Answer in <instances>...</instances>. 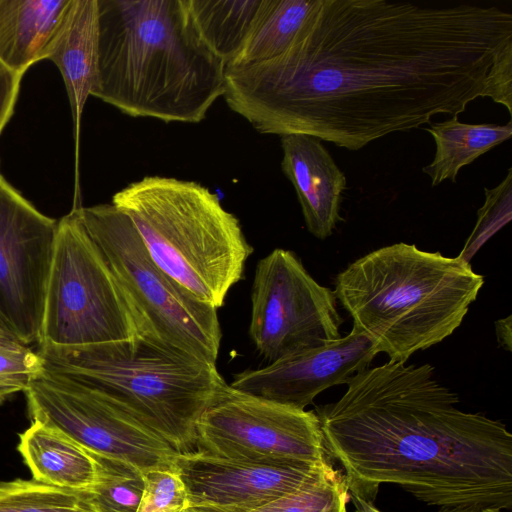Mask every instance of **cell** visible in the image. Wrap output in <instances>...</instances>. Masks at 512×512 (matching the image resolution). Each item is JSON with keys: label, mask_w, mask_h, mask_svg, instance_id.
<instances>
[{"label": "cell", "mask_w": 512, "mask_h": 512, "mask_svg": "<svg viewBox=\"0 0 512 512\" xmlns=\"http://www.w3.org/2000/svg\"><path fill=\"white\" fill-rule=\"evenodd\" d=\"M509 40L512 14L496 6L318 0L285 53L226 66L223 97L261 134L356 151L464 112Z\"/></svg>", "instance_id": "6da1fadb"}, {"label": "cell", "mask_w": 512, "mask_h": 512, "mask_svg": "<svg viewBox=\"0 0 512 512\" xmlns=\"http://www.w3.org/2000/svg\"><path fill=\"white\" fill-rule=\"evenodd\" d=\"M434 370L388 361L354 374L338 401L316 407L348 493L373 503L381 484H395L440 508L510 509L511 433L460 410Z\"/></svg>", "instance_id": "7a4b0ae2"}, {"label": "cell", "mask_w": 512, "mask_h": 512, "mask_svg": "<svg viewBox=\"0 0 512 512\" xmlns=\"http://www.w3.org/2000/svg\"><path fill=\"white\" fill-rule=\"evenodd\" d=\"M91 96L131 117L199 123L224 95L225 63L206 45L186 0H97Z\"/></svg>", "instance_id": "3957f363"}, {"label": "cell", "mask_w": 512, "mask_h": 512, "mask_svg": "<svg viewBox=\"0 0 512 512\" xmlns=\"http://www.w3.org/2000/svg\"><path fill=\"white\" fill-rule=\"evenodd\" d=\"M484 278L470 263L404 242L350 263L334 293L353 320L391 362L442 342L462 324Z\"/></svg>", "instance_id": "277c9868"}, {"label": "cell", "mask_w": 512, "mask_h": 512, "mask_svg": "<svg viewBox=\"0 0 512 512\" xmlns=\"http://www.w3.org/2000/svg\"><path fill=\"white\" fill-rule=\"evenodd\" d=\"M42 371L107 397L179 453L196 450L202 413L227 384L216 363L146 335L130 347L39 343Z\"/></svg>", "instance_id": "5b68a950"}, {"label": "cell", "mask_w": 512, "mask_h": 512, "mask_svg": "<svg viewBox=\"0 0 512 512\" xmlns=\"http://www.w3.org/2000/svg\"><path fill=\"white\" fill-rule=\"evenodd\" d=\"M111 203L129 218L152 261L201 303L218 310L243 279L254 249L238 218L207 187L145 176Z\"/></svg>", "instance_id": "8992f818"}, {"label": "cell", "mask_w": 512, "mask_h": 512, "mask_svg": "<svg viewBox=\"0 0 512 512\" xmlns=\"http://www.w3.org/2000/svg\"><path fill=\"white\" fill-rule=\"evenodd\" d=\"M73 209L129 298L144 335L216 363L222 339L217 309L192 297L152 261L129 218L112 203Z\"/></svg>", "instance_id": "52a82bcc"}, {"label": "cell", "mask_w": 512, "mask_h": 512, "mask_svg": "<svg viewBox=\"0 0 512 512\" xmlns=\"http://www.w3.org/2000/svg\"><path fill=\"white\" fill-rule=\"evenodd\" d=\"M141 335L138 314L72 209L57 225L39 343L123 348Z\"/></svg>", "instance_id": "ba28073f"}, {"label": "cell", "mask_w": 512, "mask_h": 512, "mask_svg": "<svg viewBox=\"0 0 512 512\" xmlns=\"http://www.w3.org/2000/svg\"><path fill=\"white\" fill-rule=\"evenodd\" d=\"M196 447L216 457L255 465L327 461L316 412L264 400L229 384L199 418Z\"/></svg>", "instance_id": "9c48e42d"}, {"label": "cell", "mask_w": 512, "mask_h": 512, "mask_svg": "<svg viewBox=\"0 0 512 512\" xmlns=\"http://www.w3.org/2000/svg\"><path fill=\"white\" fill-rule=\"evenodd\" d=\"M342 323L334 290L318 283L294 252L276 248L258 261L249 335L269 363L341 338Z\"/></svg>", "instance_id": "30bf717a"}, {"label": "cell", "mask_w": 512, "mask_h": 512, "mask_svg": "<svg viewBox=\"0 0 512 512\" xmlns=\"http://www.w3.org/2000/svg\"><path fill=\"white\" fill-rule=\"evenodd\" d=\"M24 393L31 420L61 430L90 452L142 472L173 468L179 452L102 394L43 371Z\"/></svg>", "instance_id": "8fae6325"}, {"label": "cell", "mask_w": 512, "mask_h": 512, "mask_svg": "<svg viewBox=\"0 0 512 512\" xmlns=\"http://www.w3.org/2000/svg\"><path fill=\"white\" fill-rule=\"evenodd\" d=\"M57 225L0 172V328L28 346L41 340Z\"/></svg>", "instance_id": "7c38bea8"}, {"label": "cell", "mask_w": 512, "mask_h": 512, "mask_svg": "<svg viewBox=\"0 0 512 512\" xmlns=\"http://www.w3.org/2000/svg\"><path fill=\"white\" fill-rule=\"evenodd\" d=\"M328 463L255 465L194 450L178 453L173 467L190 507L201 512H248L296 491Z\"/></svg>", "instance_id": "4fadbf2b"}, {"label": "cell", "mask_w": 512, "mask_h": 512, "mask_svg": "<svg viewBox=\"0 0 512 512\" xmlns=\"http://www.w3.org/2000/svg\"><path fill=\"white\" fill-rule=\"evenodd\" d=\"M377 354L372 341L352 329L326 345L288 354L259 369L241 371L229 385L264 400L305 409L322 391L346 384L354 374L369 368Z\"/></svg>", "instance_id": "5bb4252c"}, {"label": "cell", "mask_w": 512, "mask_h": 512, "mask_svg": "<svg viewBox=\"0 0 512 512\" xmlns=\"http://www.w3.org/2000/svg\"><path fill=\"white\" fill-rule=\"evenodd\" d=\"M281 168L293 185L308 231L329 237L339 221L346 176L318 138L289 134L280 137Z\"/></svg>", "instance_id": "9a60e30c"}, {"label": "cell", "mask_w": 512, "mask_h": 512, "mask_svg": "<svg viewBox=\"0 0 512 512\" xmlns=\"http://www.w3.org/2000/svg\"><path fill=\"white\" fill-rule=\"evenodd\" d=\"M97 50V0H71L45 59L55 63L65 83L75 127L76 151L83 109L96 79Z\"/></svg>", "instance_id": "2e32d148"}, {"label": "cell", "mask_w": 512, "mask_h": 512, "mask_svg": "<svg viewBox=\"0 0 512 512\" xmlns=\"http://www.w3.org/2000/svg\"><path fill=\"white\" fill-rule=\"evenodd\" d=\"M17 450L33 479L43 484L80 493L98 481L96 455L48 424L32 420L19 434Z\"/></svg>", "instance_id": "e0dca14e"}, {"label": "cell", "mask_w": 512, "mask_h": 512, "mask_svg": "<svg viewBox=\"0 0 512 512\" xmlns=\"http://www.w3.org/2000/svg\"><path fill=\"white\" fill-rule=\"evenodd\" d=\"M71 0H0V60L24 76L45 59Z\"/></svg>", "instance_id": "ac0fdd59"}, {"label": "cell", "mask_w": 512, "mask_h": 512, "mask_svg": "<svg viewBox=\"0 0 512 512\" xmlns=\"http://www.w3.org/2000/svg\"><path fill=\"white\" fill-rule=\"evenodd\" d=\"M425 130L432 135L436 152L432 162L422 168L435 187L449 179L456 182L461 168L474 162L493 147L512 136L511 120L505 125L467 124L458 115L437 123Z\"/></svg>", "instance_id": "d6986e66"}, {"label": "cell", "mask_w": 512, "mask_h": 512, "mask_svg": "<svg viewBox=\"0 0 512 512\" xmlns=\"http://www.w3.org/2000/svg\"><path fill=\"white\" fill-rule=\"evenodd\" d=\"M265 0H186L197 31L226 66L242 51Z\"/></svg>", "instance_id": "ffe728a7"}, {"label": "cell", "mask_w": 512, "mask_h": 512, "mask_svg": "<svg viewBox=\"0 0 512 512\" xmlns=\"http://www.w3.org/2000/svg\"><path fill=\"white\" fill-rule=\"evenodd\" d=\"M317 4L318 0H265L242 51L228 66L266 61L285 53Z\"/></svg>", "instance_id": "44dd1931"}, {"label": "cell", "mask_w": 512, "mask_h": 512, "mask_svg": "<svg viewBox=\"0 0 512 512\" xmlns=\"http://www.w3.org/2000/svg\"><path fill=\"white\" fill-rule=\"evenodd\" d=\"M96 455V454H95ZM99 477L80 492L93 512H137L144 490L143 472L134 465L96 455Z\"/></svg>", "instance_id": "7402d4cb"}, {"label": "cell", "mask_w": 512, "mask_h": 512, "mask_svg": "<svg viewBox=\"0 0 512 512\" xmlns=\"http://www.w3.org/2000/svg\"><path fill=\"white\" fill-rule=\"evenodd\" d=\"M348 501L343 475L328 463L296 491L248 512H343Z\"/></svg>", "instance_id": "603a6c76"}, {"label": "cell", "mask_w": 512, "mask_h": 512, "mask_svg": "<svg viewBox=\"0 0 512 512\" xmlns=\"http://www.w3.org/2000/svg\"><path fill=\"white\" fill-rule=\"evenodd\" d=\"M0 512H93L82 495L34 479L0 481Z\"/></svg>", "instance_id": "cb8c5ba5"}, {"label": "cell", "mask_w": 512, "mask_h": 512, "mask_svg": "<svg viewBox=\"0 0 512 512\" xmlns=\"http://www.w3.org/2000/svg\"><path fill=\"white\" fill-rule=\"evenodd\" d=\"M512 169L509 168L505 179L495 188L485 190V202L478 210L475 227L463 249L457 256L470 263L478 250L512 217Z\"/></svg>", "instance_id": "d4e9b609"}, {"label": "cell", "mask_w": 512, "mask_h": 512, "mask_svg": "<svg viewBox=\"0 0 512 512\" xmlns=\"http://www.w3.org/2000/svg\"><path fill=\"white\" fill-rule=\"evenodd\" d=\"M41 372L37 352L0 328V405L24 392Z\"/></svg>", "instance_id": "484cf974"}, {"label": "cell", "mask_w": 512, "mask_h": 512, "mask_svg": "<svg viewBox=\"0 0 512 512\" xmlns=\"http://www.w3.org/2000/svg\"><path fill=\"white\" fill-rule=\"evenodd\" d=\"M143 477L137 512H180L189 506L185 486L174 467L149 470Z\"/></svg>", "instance_id": "4316f807"}, {"label": "cell", "mask_w": 512, "mask_h": 512, "mask_svg": "<svg viewBox=\"0 0 512 512\" xmlns=\"http://www.w3.org/2000/svg\"><path fill=\"white\" fill-rule=\"evenodd\" d=\"M481 97H490L512 114V40L495 53Z\"/></svg>", "instance_id": "83f0119b"}, {"label": "cell", "mask_w": 512, "mask_h": 512, "mask_svg": "<svg viewBox=\"0 0 512 512\" xmlns=\"http://www.w3.org/2000/svg\"><path fill=\"white\" fill-rule=\"evenodd\" d=\"M22 77L0 60V134L14 112Z\"/></svg>", "instance_id": "f1b7e54d"}, {"label": "cell", "mask_w": 512, "mask_h": 512, "mask_svg": "<svg viewBox=\"0 0 512 512\" xmlns=\"http://www.w3.org/2000/svg\"><path fill=\"white\" fill-rule=\"evenodd\" d=\"M512 316L509 315L506 318L497 320L494 324L495 334L499 345L506 351L512 349Z\"/></svg>", "instance_id": "f546056e"}, {"label": "cell", "mask_w": 512, "mask_h": 512, "mask_svg": "<svg viewBox=\"0 0 512 512\" xmlns=\"http://www.w3.org/2000/svg\"><path fill=\"white\" fill-rule=\"evenodd\" d=\"M349 499H351L354 504L355 512H381L372 502H369L360 496L349 493ZM343 512H348L347 507Z\"/></svg>", "instance_id": "4dcf8cb0"}, {"label": "cell", "mask_w": 512, "mask_h": 512, "mask_svg": "<svg viewBox=\"0 0 512 512\" xmlns=\"http://www.w3.org/2000/svg\"><path fill=\"white\" fill-rule=\"evenodd\" d=\"M437 512H502L492 508H484L479 506H456L440 508Z\"/></svg>", "instance_id": "1f68e13d"}, {"label": "cell", "mask_w": 512, "mask_h": 512, "mask_svg": "<svg viewBox=\"0 0 512 512\" xmlns=\"http://www.w3.org/2000/svg\"><path fill=\"white\" fill-rule=\"evenodd\" d=\"M180 512H201L200 510H198L197 508H194V507H186L185 509H183L182 511Z\"/></svg>", "instance_id": "d6a6232c"}]
</instances>
